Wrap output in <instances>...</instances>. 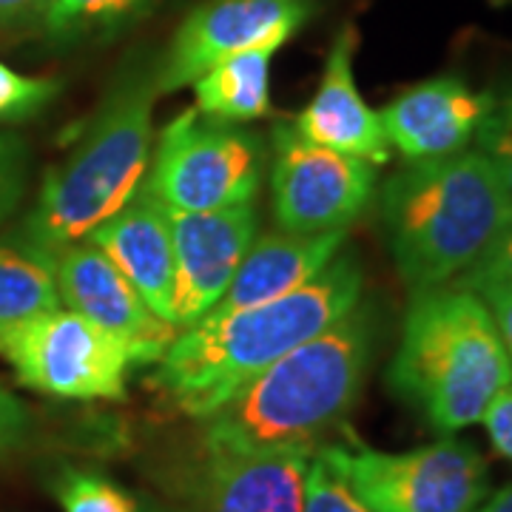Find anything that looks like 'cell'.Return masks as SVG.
I'll return each mask as SVG.
<instances>
[{
  "instance_id": "6da1fadb",
  "label": "cell",
  "mask_w": 512,
  "mask_h": 512,
  "mask_svg": "<svg viewBox=\"0 0 512 512\" xmlns=\"http://www.w3.org/2000/svg\"><path fill=\"white\" fill-rule=\"evenodd\" d=\"M365 271L353 251H339L299 291L262 305L208 313L183 328L160 356L154 384L171 404L205 419L276 359L339 322L362 302Z\"/></svg>"
},
{
  "instance_id": "7a4b0ae2",
  "label": "cell",
  "mask_w": 512,
  "mask_h": 512,
  "mask_svg": "<svg viewBox=\"0 0 512 512\" xmlns=\"http://www.w3.org/2000/svg\"><path fill=\"white\" fill-rule=\"evenodd\" d=\"M373 339V311L359 302L339 322L256 373L220 410L200 419V450H316V441L325 439L359 399Z\"/></svg>"
},
{
  "instance_id": "3957f363",
  "label": "cell",
  "mask_w": 512,
  "mask_h": 512,
  "mask_svg": "<svg viewBox=\"0 0 512 512\" xmlns=\"http://www.w3.org/2000/svg\"><path fill=\"white\" fill-rule=\"evenodd\" d=\"M379 211L396 271L413 293L467 274L512 220L478 148L407 163L384 183Z\"/></svg>"
},
{
  "instance_id": "277c9868",
  "label": "cell",
  "mask_w": 512,
  "mask_h": 512,
  "mask_svg": "<svg viewBox=\"0 0 512 512\" xmlns=\"http://www.w3.org/2000/svg\"><path fill=\"white\" fill-rule=\"evenodd\" d=\"M157 97L154 66L117 77L72 154L49 168L15 237L57 259L123 211L148 174Z\"/></svg>"
},
{
  "instance_id": "5b68a950",
  "label": "cell",
  "mask_w": 512,
  "mask_h": 512,
  "mask_svg": "<svg viewBox=\"0 0 512 512\" xmlns=\"http://www.w3.org/2000/svg\"><path fill=\"white\" fill-rule=\"evenodd\" d=\"M387 384L441 436L484 419L512 365L481 296L458 282L413 293Z\"/></svg>"
},
{
  "instance_id": "8992f818",
  "label": "cell",
  "mask_w": 512,
  "mask_h": 512,
  "mask_svg": "<svg viewBox=\"0 0 512 512\" xmlns=\"http://www.w3.org/2000/svg\"><path fill=\"white\" fill-rule=\"evenodd\" d=\"M0 356L20 384L77 402L126 399L131 370L160 362L157 350L134 345L63 305L0 330Z\"/></svg>"
},
{
  "instance_id": "52a82bcc",
  "label": "cell",
  "mask_w": 512,
  "mask_h": 512,
  "mask_svg": "<svg viewBox=\"0 0 512 512\" xmlns=\"http://www.w3.org/2000/svg\"><path fill=\"white\" fill-rule=\"evenodd\" d=\"M265 146L254 131L202 114H177L151 148L143 191L171 211H220L254 202Z\"/></svg>"
},
{
  "instance_id": "ba28073f",
  "label": "cell",
  "mask_w": 512,
  "mask_h": 512,
  "mask_svg": "<svg viewBox=\"0 0 512 512\" xmlns=\"http://www.w3.org/2000/svg\"><path fill=\"white\" fill-rule=\"evenodd\" d=\"M316 453L373 512H473L490 495L487 461L450 436L404 453L342 444Z\"/></svg>"
},
{
  "instance_id": "9c48e42d",
  "label": "cell",
  "mask_w": 512,
  "mask_h": 512,
  "mask_svg": "<svg viewBox=\"0 0 512 512\" xmlns=\"http://www.w3.org/2000/svg\"><path fill=\"white\" fill-rule=\"evenodd\" d=\"M376 188V165L308 140L293 123L274 126L276 225L288 234L348 231Z\"/></svg>"
},
{
  "instance_id": "30bf717a",
  "label": "cell",
  "mask_w": 512,
  "mask_h": 512,
  "mask_svg": "<svg viewBox=\"0 0 512 512\" xmlns=\"http://www.w3.org/2000/svg\"><path fill=\"white\" fill-rule=\"evenodd\" d=\"M311 12V0H205L180 23L165 57L154 66L157 92L194 86L208 69L242 52H276Z\"/></svg>"
},
{
  "instance_id": "8fae6325",
  "label": "cell",
  "mask_w": 512,
  "mask_h": 512,
  "mask_svg": "<svg viewBox=\"0 0 512 512\" xmlns=\"http://www.w3.org/2000/svg\"><path fill=\"white\" fill-rule=\"evenodd\" d=\"M174 328H191L220 305L256 239L254 205L220 211H171Z\"/></svg>"
},
{
  "instance_id": "7c38bea8",
  "label": "cell",
  "mask_w": 512,
  "mask_h": 512,
  "mask_svg": "<svg viewBox=\"0 0 512 512\" xmlns=\"http://www.w3.org/2000/svg\"><path fill=\"white\" fill-rule=\"evenodd\" d=\"M493 111L490 94L473 92L458 77H433L399 94L379 117L387 143L419 163L467 151Z\"/></svg>"
},
{
  "instance_id": "4fadbf2b",
  "label": "cell",
  "mask_w": 512,
  "mask_h": 512,
  "mask_svg": "<svg viewBox=\"0 0 512 512\" xmlns=\"http://www.w3.org/2000/svg\"><path fill=\"white\" fill-rule=\"evenodd\" d=\"M313 453H208L194 473V512H302Z\"/></svg>"
},
{
  "instance_id": "5bb4252c",
  "label": "cell",
  "mask_w": 512,
  "mask_h": 512,
  "mask_svg": "<svg viewBox=\"0 0 512 512\" xmlns=\"http://www.w3.org/2000/svg\"><path fill=\"white\" fill-rule=\"evenodd\" d=\"M60 305L92 319L94 325L123 336L134 345L157 350L160 356L177 336L134 291L123 271L103 254L92 239L74 242L55 259Z\"/></svg>"
},
{
  "instance_id": "9a60e30c",
  "label": "cell",
  "mask_w": 512,
  "mask_h": 512,
  "mask_svg": "<svg viewBox=\"0 0 512 512\" xmlns=\"http://www.w3.org/2000/svg\"><path fill=\"white\" fill-rule=\"evenodd\" d=\"M356 43L359 35L353 23H348L330 46L319 89L293 126L319 146L382 165L390 160V143L379 111L370 109L356 89V77H353Z\"/></svg>"
},
{
  "instance_id": "2e32d148",
  "label": "cell",
  "mask_w": 512,
  "mask_h": 512,
  "mask_svg": "<svg viewBox=\"0 0 512 512\" xmlns=\"http://www.w3.org/2000/svg\"><path fill=\"white\" fill-rule=\"evenodd\" d=\"M123 271L151 311L174 325V242L168 208L140 194L89 237Z\"/></svg>"
},
{
  "instance_id": "e0dca14e",
  "label": "cell",
  "mask_w": 512,
  "mask_h": 512,
  "mask_svg": "<svg viewBox=\"0 0 512 512\" xmlns=\"http://www.w3.org/2000/svg\"><path fill=\"white\" fill-rule=\"evenodd\" d=\"M345 234L348 231H325V234L279 231L254 239L220 305L211 313L239 311L299 291L313 276L322 274L330 259L342 251Z\"/></svg>"
},
{
  "instance_id": "ac0fdd59",
  "label": "cell",
  "mask_w": 512,
  "mask_h": 512,
  "mask_svg": "<svg viewBox=\"0 0 512 512\" xmlns=\"http://www.w3.org/2000/svg\"><path fill=\"white\" fill-rule=\"evenodd\" d=\"M271 57L274 49H251L208 69L194 83L197 109L228 123L265 117L271 111Z\"/></svg>"
},
{
  "instance_id": "d6986e66",
  "label": "cell",
  "mask_w": 512,
  "mask_h": 512,
  "mask_svg": "<svg viewBox=\"0 0 512 512\" xmlns=\"http://www.w3.org/2000/svg\"><path fill=\"white\" fill-rule=\"evenodd\" d=\"M60 308L55 259L15 234L0 239V330Z\"/></svg>"
},
{
  "instance_id": "ffe728a7",
  "label": "cell",
  "mask_w": 512,
  "mask_h": 512,
  "mask_svg": "<svg viewBox=\"0 0 512 512\" xmlns=\"http://www.w3.org/2000/svg\"><path fill=\"white\" fill-rule=\"evenodd\" d=\"M151 0H49L40 29L55 43L106 37L140 18Z\"/></svg>"
},
{
  "instance_id": "44dd1931",
  "label": "cell",
  "mask_w": 512,
  "mask_h": 512,
  "mask_svg": "<svg viewBox=\"0 0 512 512\" xmlns=\"http://www.w3.org/2000/svg\"><path fill=\"white\" fill-rule=\"evenodd\" d=\"M52 493L63 512H154L123 484L83 467L60 470L52 481Z\"/></svg>"
},
{
  "instance_id": "7402d4cb",
  "label": "cell",
  "mask_w": 512,
  "mask_h": 512,
  "mask_svg": "<svg viewBox=\"0 0 512 512\" xmlns=\"http://www.w3.org/2000/svg\"><path fill=\"white\" fill-rule=\"evenodd\" d=\"M60 94V83L49 77H29L0 63V123L26 120L46 109Z\"/></svg>"
},
{
  "instance_id": "603a6c76",
  "label": "cell",
  "mask_w": 512,
  "mask_h": 512,
  "mask_svg": "<svg viewBox=\"0 0 512 512\" xmlns=\"http://www.w3.org/2000/svg\"><path fill=\"white\" fill-rule=\"evenodd\" d=\"M302 512H373L342 478L330 470L319 453H313L305 481V510Z\"/></svg>"
},
{
  "instance_id": "cb8c5ba5",
  "label": "cell",
  "mask_w": 512,
  "mask_h": 512,
  "mask_svg": "<svg viewBox=\"0 0 512 512\" xmlns=\"http://www.w3.org/2000/svg\"><path fill=\"white\" fill-rule=\"evenodd\" d=\"M29 180V148L23 137L3 131L0 134V225L18 211Z\"/></svg>"
},
{
  "instance_id": "d4e9b609",
  "label": "cell",
  "mask_w": 512,
  "mask_h": 512,
  "mask_svg": "<svg viewBox=\"0 0 512 512\" xmlns=\"http://www.w3.org/2000/svg\"><path fill=\"white\" fill-rule=\"evenodd\" d=\"M476 148L493 165L495 180L504 191V200L512 211V114H490L487 123L478 128Z\"/></svg>"
},
{
  "instance_id": "484cf974",
  "label": "cell",
  "mask_w": 512,
  "mask_h": 512,
  "mask_svg": "<svg viewBox=\"0 0 512 512\" xmlns=\"http://www.w3.org/2000/svg\"><path fill=\"white\" fill-rule=\"evenodd\" d=\"M458 285L470 288L481 296V302L490 308L495 319V328L501 333V342L507 348V356H510L512 365V285L510 282H501V279H493V276H476V274H464L461 279H456Z\"/></svg>"
},
{
  "instance_id": "4316f807",
  "label": "cell",
  "mask_w": 512,
  "mask_h": 512,
  "mask_svg": "<svg viewBox=\"0 0 512 512\" xmlns=\"http://www.w3.org/2000/svg\"><path fill=\"white\" fill-rule=\"evenodd\" d=\"M32 433L29 407L0 384V458L20 450Z\"/></svg>"
},
{
  "instance_id": "83f0119b",
  "label": "cell",
  "mask_w": 512,
  "mask_h": 512,
  "mask_svg": "<svg viewBox=\"0 0 512 512\" xmlns=\"http://www.w3.org/2000/svg\"><path fill=\"white\" fill-rule=\"evenodd\" d=\"M481 424H484V430H487L495 450L512 461V384L495 396Z\"/></svg>"
},
{
  "instance_id": "f1b7e54d",
  "label": "cell",
  "mask_w": 512,
  "mask_h": 512,
  "mask_svg": "<svg viewBox=\"0 0 512 512\" xmlns=\"http://www.w3.org/2000/svg\"><path fill=\"white\" fill-rule=\"evenodd\" d=\"M467 274L493 276V279H501V282H510L512 285V220L507 222V228L490 245V251L481 256V262H476Z\"/></svg>"
},
{
  "instance_id": "f546056e",
  "label": "cell",
  "mask_w": 512,
  "mask_h": 512,
  "mask_svg": "<svg viewBox=\"0 0 512 512\" xmlns=\"http://www.w3.org/2000/svg\"><path fill=\"white\" fill-rule=\"evenodd\" d=\"M49 0H0V29L40 26Z\"/></svg>"
},
{
  "instance_id": "4dcf8cb0",
  "label": "cell",
  "mask_w": 512,
  "mask_h": 512,
  "mask_svg": "<svg viewBox=\"0 0 512 512\" xmlns=\"http://www.w3.org/2000/svg\"><path fill=\"white\" fill-rule=\"evenodd\" d=\"M473 512H512V484L504 487V490H498L495 495H487L481 501V507Z\"/></svg>"
},
{
  "instance_id": "1f68e13d",
  "label": "cell",
  "mask_w": 512,
  "mask_h": 512,
  "mask_svg": "<svg viewBox=\"0 0 512 512\" xmlns=\"http://www.w3.org/2000/svg\"><path fill=\"white\" fill-rule=\"evenodd\" d=\"M510 114H512V109H510Z\"/></svg>"
}]
</instances>
